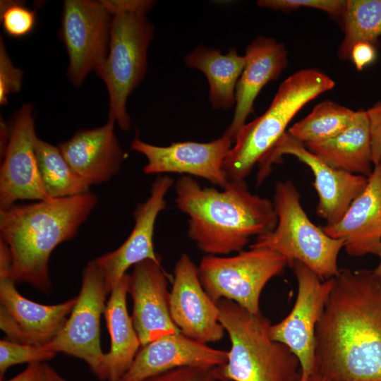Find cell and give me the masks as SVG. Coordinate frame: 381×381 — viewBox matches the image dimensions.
<instances>
[{
    "mask_svg": "<svg viewBox=\"0 0 381 381\" xmlns=\"http://www.w3.org/2000/svg\"><path fill=\"white\" fill-rule=\"evenodd\" d=\"M35 152L42 181L51 198H67L89 192L90 186L72 169L57 146L38 138Z\"/></svg>",
    "mask_w": 381,
    "mask_h": 381,
    "instance_id": "obj_28",
    "label": "cell"
},
{
    "mask_svg": "<svg viewBox=\"0 0 381 381\" xmlns=\"http://www.w3.org/2000/svg\"><path fill=\"white\" fill-rule=\"evenodd\" d=\"M228 351L216 349L181 334L159 337L141 349L120 381H143L187 366L217 368L226 363Z\"/></svg>",
    "mask_w": 381,
    "mask_h": 381,
    "instance_id": "obj_18",
    "label": "cell"
},
{
    "mask_svg": "<svg viewBox=\"0 0 381 381\" xmlns=\"http://www.w3.org/2000/svg\"><path fill=\"white\" fill-rule=\"evenodd\" d=\"M378 256L380 258V262L377 266L373 271L374 272L375 274L381 277V253Z\"/></svg>",
    "mask_w": 381,
    "mask_h": 381,
    "instance_id": "obj_40",
    "label": "cell"
},
{
    "mask_svg": "<svg viewBox=\"0 0 381 381\" xmlns=\"http://www.w3.org/2000/svg\"><path fill=\"white\" fill-rule=\"evenodd\" d=\"M216 368L187 366L173 369L143 381H219Z\"/></svg>",
    "mask_w": 381,
    "mask_h": 381,
    "instance_id": "obj_33",
    "label": "cell"
},
{
    "mask_svg": "<svg viewBox=\"0 0 381 381\" xmlns=\"http://www.w3.org/2000/svg\"><path fill=\"white\" fill-rule=\"evenodd\" d=\"M116 123L76 132L56 145L72 169L89 186L110 180L120 170L125 153L114 132Z\"/></svg>",
    "mask_w": 381,
    "mask_h": 381,
    "instance_id": "obj_20",
    "label": "cell"
},
{
    "mask_svg": "<svg viewBox=\"0 0 381 381\" xmlns=\"http://www.w3.org/2000/svg\"><path fill=\"white\" fill-rule=\"evenodd\" d=\"M307 381H329L321 375L315 369L310 375Z\"/></svg>",
    "mask_w": 381,
    "mask_h": 381,
    "instance_id": "obj_39",
    "label": "cell"
},
{
    "mask_svg": "<svg viewBox=\"0 0 381 381\" xmlns=\"http://www.w3.org/2000/svg\"><path fill=\"white\" fill-rule=\"evenodd\" d=\"M305 146L335 169L368 178L373 173L370 130L366 110L355 111L351 123L337 136Z\"/></svg>",
    "mask_w": 381,
    "mask_h": 381,
    "instance_id": "obj_24",
    "label": "cell"
},
{
    "mask_svg": "<svg viewBox=\"0 0 381 381\" xmlns=\"http://www.w3.org/2000/svg\"><path fill=\"white\" fill-rule=\"evenodd\" d=\"M371 137V160L373 167L381 161V102L366 110Z\"/></svg>",
    "mask_w": 381,
    "mask_h": 381,
    "instance_id": "obj_34",
    "label": "cell"
},
{
    "mask_svg": "<svg viewBox=\"0 0 381 381\" xmlns=\"http://www.w3.org/2000/svg\"><path fill=\"white\" fill-rule=\"evenodd\" d=\"M175 192L176 207L189 217L188 236L208 255L238 253L251 237L271 233L277 224L272 201L252 194L244 180L217 190L184 175Z\"/></svg>",
    "mask_w": 381,
    "mask_h": 381,
    "instance_id": "obj_2",
    "label": "cell"
},
{
    "mask_svg": "<svg viewBox=\"0 0 381 381\" xmlns=\"http://www.w3.org/2000/svg\"><path fill=\"white\" fill-rule=\"evenodd\" d=\"M0 8L1 22L8 36L15 38L25 37L34 29L36 13L23 4L3 1Z\"/></svg>",
    "mask_w": 381,
    "mask_h": 381,
    "instance_id": "obj_30",
    "label": "cell"
},
{
    "mask_svg": "<svg viewBox=\"0 0 381 381\" xmlns=\"http://www.w3.org/2000/svg\"><path fill=\"white\" fill-rule=\"evenodd\" d=\"M23 71L16 67L6 51L3 37H0V105L8 103V96L22 87Z\"/></svg>",
    "mask_w": 381,
    "mask_h": 381,
    "instance_id": "obj_32",
    "label": "cell"
},
{
    "mask_svg": "<svg viewBox=\"0 0 381 381\" xmlns=\"http://www.w3.org/2000/svg\"><path fill=\"white\" fill-rule=\"evenodd\" d=\"M286 265V259L274 250L250 248L231 257L205 256L198 272L202 287L214 302L229 300L258 313L263 289Z\"/></svg>",
    "mask_w": 381,
    "mask_h": 381,
    "instance_id": "obj_8",
    "label": "cell"
},
{
    "mask_svg": "<svg viewBox=\"0 0 381 381\" xmlns=\"http://www.w3.org/2000/svg\"><path fill=\"white\" fill-rule=\"evenodd\" d=\"M298 284L295 303L289 315L271 325L273 341L286 346L298 358L301 381H307L315 365V331L334 284V277L322 280L304 264L289 265Z\"/></svg>",
    "mask_w": 381,
    "mask_h": 381,
    "instance_id": "obj_10",
    "label": "cell"
},
{
    "mask_svg": "<svg viewBox=\"0 0 381 381\" xmlns=\"http://www.w3.org/2000/svg\"><path fill=\"white\" fill-rule=\"evenodd\" d=\"M56 353L44 347L23 344L8 339L0 341V376L1 379L7 369L13 365L28 363L42 362L52 358Z\"/></svg>",
    "mask_w": 381,
    "mask_h": 381,
    "instance_id": "obj_29",
    "label": "cell"
},
{
    "mask_svg": "<svg viewBox=\"0 0 381 381\" xmlns=\"http://www.w3.org/2000/svg\"><path fill=\"white\" fill-rule=\"evenodd\" d=\"M107 295L103 273L92 260L83 270L80 291L69 317L53 340L42 346L83 360L103 380L108 375L100 346V318Z\"/></svg>",
    "mask_w": 381,
    "mask_h": 381,
    "instance_id": "obj_9",
    "label": "cell"
},
{
    "mask_svg": "<svg viewBox=\"0 0 381 381\" xmlns=\"http://www.w3.org/2000/svg\"><path fill=\"white\" fill-rule=\"evenodd\" d=\"M153 35L154 26L145 13L112 15L108 54L97 75L107 89L108 120L123 131L131 127L127 99L145 76L147 49Z\"/></svg>",
    "mask_w": 381,
    "mask_h": 381,
    "instance_id": "obj_7",
    "label": "cell"
},
{
    "mask_svg": "<svg viewBox=\"0 0 381 381\" xmlns=\"http://www.w3.org/2000/svg\"><path fill=\"white\" fill-rule=\"evenodd\" d=\"M52 381H68L61 375H59L55 370L53 372Z\"/></svg>",
    "mask_w": 381,
    "mask_h": 381,
    "instance_id": "obj_41",
    "label": "cell"
},
{
    "mask_svg": "<svg viewBox=\"0 0 381 381\" xmlns=\"http://www.w3.org/2000/svg\"><path fill=\"white\" fill-rule=\"evenodd\" d=\"M341 20L344 36L338 56L346 60L358 43L377 47L381 37V0H347Z\"/></svg>",
    "mask_w": 381,
    "mask_h": 381,
    "instance_id": "obj_26",
    "label": "cell"
},
{
    "mask_svg": "<svg viewBox=\"0 0 381 381\" xmlns=\"http://www.w3.org/2000/svg\"><path fill=\"white\" fill-rule=\"evenodd\" d=\"M246 63L235 92V110L231 124L223 135L233 141L253 111L254 101L262 87L277 79L287 66V50L273 38L258 37L246 49Z\"/></svg>",
    "mask_w": 381,
    "mask_h": 381,
    "instance_id": "obj_21",
    "label": "cell"
},
{
    "mask_svg": "<svg viewBox=\"0 0 381 381\" xmlns=\"http://www.w3.org/2000/svg\"><path fill=\"white\" fill-rule=\"evenodd\" d=\"M353 111L331 100L318 104L304 119L286 131L296 140L308 144L329 140L345 130L352 121Z\"/></svg>",
    "mask_w": 381,
    "mask_h": 381,
    "instance_id": "obj_27",
    "label": "cell"
},
{
    "mask_svg": "<svg viewBox=\"0 0 381 381\" xmlns=\"http://www.w3.org/2000/svg\"><path fill=\"white\" fill-rule=\"evenodd\" d=\"M334 85L327 75L313 68L298 71L284 80L265 112L237 133L223 165L229 181L244 180L286 133L296 114Z\"/></svg>",
    "mask_w": 381,
    "mask_h": 381,
    "instance_id": "obj_5",
    "label": "cell"
},
{
    "mask_svg": "<svg viewBox=\"0 0 381 381\" xmlns=\"http://www.w3.org/2000/svg\"><path fill=\"white\" fill-rule=\"evenodd\" d=\"M169 296L171 318L181 333L207 344L221 340L225 332L219 309L202 287L198 267L183 253L177 260Z\"/></svg>",
    "mask_w": 381,
    "mask_h": 381,
    "instance_id": "obj_15",
    "label": "cell"
},
{
    "mask_svg": "<svg viewBox=\"0 0 381 381\" xmlns=\"http://www.w3.org/2000/svg\"><path fill=\"white\" fill-rule=\"evenodd\" d=\"M11 135V128H9L6 121L1 117L0 121V155L3 157Z\"/></svg>",
    "mask_w": 381,
    "mask_h": 381,
    "instance_id": "obj_38",
    "label": "cell"
},
{
    "mask_svg": "<svg viewBox=\"0 0 381 381\" xmlns=\"http://www.w3.org/2000/svg\"><path fill=\"white\" fill-rule=\"evenodd\" d=\"M272 202L277 216L275 229L257 237L249 248L274 250L286 259L289 266L294 261L300 262L322 280L336 277L343 241L327 236L309 219L290 180L276 183Z\"/></svg>",
    "mask_w": 381,
    "mask_h": 381,
    "instance_id": "obj_6",
    "label": "cell"
},
{
    "mask_svg": "<svg viewBox=\"0 0 381 381\" xmlns=\"http://www.w3.org/2000/svg\"><path fill=\"white\" fill-rule=\"evenodd\" d=\"M97 202V195L87 192L1 209L0 239L9 248L14 281L49 294L51 253L77 234Z\"/></svg>",
    "mask_w": 381,
    "mask_h": 381,
    "instance_id": "obj_3",
    "label": "cell"
},
{
    "mask_svg": "<svg viewBox=\"0 0 381 381\" xmlns=\"http://www.w3.org/2000/svg\"><path fill=\"white\" fill-rule=\"evenodd\" d=\"M173 278L151 260L133 266L128 293L133 301L132 321L141 346L162 336L181 332L169 310L168 282Z\"/></svg>",
    "mask_w": 381,
    "mask_h": 381,
    "instance_id": "obj_17",
    "label": "cell"
},
{
    "mask_svg": "<svg viewBox=\"0 0 381 381\" xmlns=\"http://www.w3.org/2000/svg\"><path fill=\"white\" fill-rule=\"evenodd\" d=\"M321 229L331 238L343 241L349 255L380 254L381 161L374 167L365 188L353 200L341 219Z\"/></svg>",
    "mask_w": 381,
    "mask_h": 381,
    "instance_id": "obj_19",
    "label": "cell"
},
{
    "mask_svg": "<svg viewBox=\"0 0 381 381\" xmlns=\"http://www.w3.org/2000/svg\"><path fill=\"white\" fill-rule=\"evenodd\" d=\"M101 1L111 15L119 12L146 13L155 3L151 0H102Z\"/></svg>",
    "mask_w": 381,
    "mask_h": 381,
    "instance_id": "obj_35",
    "label": "cell"
},
{
    "mask_svg": "<svg viewBox=\"0 0 381 381\" xmlns=\"http://www.w3.org/2000/svg\"><path fill=\"white\" fill-rule=\"evenodd\" d=\"M232 142L230 138L222 135L208 143L179 142L164 147L135 138L131 147L146 157L147 162L143 167L146 174H188L223 188L229 182L223 165Z\"/></svg>",
    "mask_w": 381,
    "mask_h": 381,
    "instance_id": "obj_14",
    "label": "cell"
},
{
    "mask_svg": "<svg viewBox=\"0 0 381 381\" xmlns=\"http://www.w3.org/2000/svg\"><path fill=\"white\" fill-rule=\"evenodd\" d=\"M54 369L42 362L28 364L20 373L11 379L1 381H52Z\"/></svg>",
    "mask_w": 381,
    "mask_h": 381,
    "instance_id": "obj_36",
    "label": "cell"
},
{
    "mask_svg": "<svg viewBox=\"0 0 381 381\" xmlns=\"http://www.w3.org/2000/svg\"><path fill=\"white\" fill-rule=\"evenodd\" d=\"M112 15L101 1L66 0L61 37L68 56L67 75L76 87L97 73L108 54Z\"/></svg>",
    "mask_w": 381,
    "mask_h": 381,
    "instance_id": "obj_11",
    "label": "cell"
},
{
    "mask_svg": "<svg viewBox=\"0 0 381 381\" xmlns=\"http://www.w3.org/2000/svg\"><path fill=\"white\" fill-rule=\"evenodd\" d=\"M219 320L231 341L226 364L217 367L219 381H301L298 358L284 344L273 341L270 321L236 303H217Z\"/></svg>",
    "mask_w": 381,
    "mask_h": 381,
    "instance_id": "obj_4",
    "label": "cell"
},
{
    "mask_svg": "<svg viewBox=\"0 0 381 381\" xmlns=\"http://www.w3.org/2000/svg\"><path fill=\"white\" fill-rule=\"evenodd\" d=\"M130 274H126L110 293L104 315L111 337L105 353L108 381H120L132 365L141 344L126 307Z\"/></svg>",
    "mask_w": 381,
    "mask_h": 381,
    "instance_id": "obj_23",
    "label": "cell"
},
{
    "mask_svg": "<svg viewBox=\"0 0 381 381\" xmlns=\"http://www.w3.org/2000/svg\"><path fill=\"white\" fill-rule=\"evenodd\" d=\"M284 155L296 157L311 169L315 178L313 184L319 198L316 213L326 221V224L339 222L368 184V177L332 167L286 132L258 164L257 185L266 179L272 166L281 161Z\"/></svg>",
    "mask_w": 381,
    "mask_h": 381,
    "instance_id": "obj_12",
    "label": "cell"
},
{
    "mask_svg": "<svg viewBox=\"0 0 381 381\" xmlns=\"http://www.w3.org/2000/svg\"><path fill=\"white\" fill-rule=\"evenodd\" d=\"M315 369L329 381H381V277L339 269L315 331Z\"/></svg>",
    "mask_w": 381,
    "mask_h": 381,
    "instance_id": "obj_1",
    "label": "cell"
},
{
    "mask_svg": "<svg viewBox=\"0 0 381 381\" xmlns=\"http://www.w3.org/2000/svg\"><path fill=\"white\" fill-rule=\"evenodd\" d=\"M346 1L345 0H260V7L289 11L300 8H312L324 11L336 18H342Z\"/></svg>",
    "mask_w": 381,
    "mask_h": 381,
    "instance_id": "obj_31",
    "label": "cell"
},
{
    "mask_svg": "<svg viewBox=\"0 0 381 381\" xmlns=\"http://www.w3.org/2000/svg\"><path fill=\"white\" fill-rule=\"evenodd\" d=\"M173 183L170 176L159 175L152 183L150 196L135 208V224L126 240L115 250L94 260L103 273L108 294L130 267L146 260L161 265L153 244L155 225L159 212L167 207L165 195Z\"/></svg>",
    "mask_w": 381,
    "mask_h": 381,
    "instance_id": "obj_16",
    "label": "cell"
},
{
    "mask_svg": "<svg viewBox=\"0 0 381 381\" xmlns=\"http://www.w3.org/2000/svg\"><path fill=\"white\" fill-rule=\"evenodd\" d=\"M12 274H0V306L16 321L22 344L42 347L56 336L70 315L77 296L56 305H43L23 296Z\"/></svg>",
    "mask_w": 381,
    "mask_h": 381,
    "instance_id": "obj_22",
    "label": "cell"
},
{
    "mask_svg": "<svg viewBox=\"0 0 381 381\" xmlns=\"http://www.w3.org/2000/svg\"><path fill=\"white\" fill-rule=\"evenodd\" d=\"M184 62L206 76L213 109L226 110L235 104L236 87L246 63L244 56L239 55L235 48L223 54L219 49L200 45L185 56Z\"/></svg>",
    "mask_w": 381,
    "mask_h": 381,
    "instance_id": "obj_25",
    "label": "cell"
},
{
    "mask_svg": "<svg viewBox=\"0 0 381 381\" xmlns=\"http://www.w3.org/2000/svg\"><path fill=\"white\" fill-rule=\"evenodd\" d=\"M33 107L24 104L16 112L6 152L1 159L0 210L18 200H46L47 193L40 174L35 145Z\"/></svg>",
    "mask_w": 381,
    "mask_h": 381,
    "instance_id": "obj_13",
    "label": "cell"
},
{
    "mask_svg": "<svg viewBox=\"0 0 381 381\" xmlns=\"http://www.w3.org/2000/svg\"><path fill=\"white\" fill-rule=\"evenodd\" d=\"M377 46L368 43L356 44L351 49L350 59L354 64L358 71L373 64L377 57Z\"/></svg>",
    "mask_w": 381,
    "mask_h": 381,
    "instance_id": "obj_37",
    "label": "cell"
}]
</instances>
